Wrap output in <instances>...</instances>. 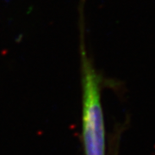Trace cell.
<instances>
[{"mask_svg": "<svg viewBox=\"0 0 155 155\" xmlns=\"http://www.w3.org/2000/svg\"><path fill=\"white\" fill-rule=\"evenodd\" d=\"M81 140L84 155H106V132L102 105V79L83 53Z\"/></svg>", "mask_w": 155, "mask_h": 155, "instance_id": "obj_1", "label": "cell"}]
</instances>
